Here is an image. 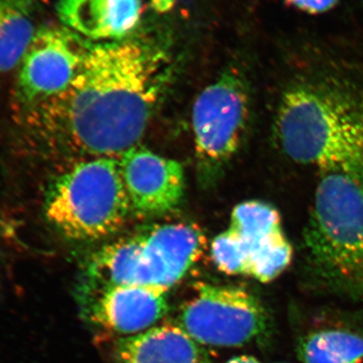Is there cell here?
Returning <instances> with one entry per match:
<instances>
[{
	"label": "cell",
	"mask_w": 363,
	"mask_h": 363,
	"mask_svg": "<svg viewBox=\"0 0 363 363\" xmlns=\"http://www.w3.org/2000/svg\"><path fill=\"white\" fill-rule=\"evenodd\" d=\"M226 363H262L257 358L250 357V355H240V357H236L231 358Z\"/></svg>",
	"instance_id": "obj_18"
},
{
	"label": "cell",
	"mask_w": 363,
	"mask_h": 363,
	"mask_svg": "<svg viewBox=\"0 0 363 363\" xmlns=\"http://www.w3.org/2000/svg\"><path fill=\"white\" fill-rule=\"evenodd\" d=\"M289 6L310 14L326 13L338 4L339 0H286Z\"/></svg>",
	"instance_id": "obj_17"
},
{
	"label": "cell",
	"mask_w": 363,
	"mask_h": 363,
	"mask_svg": "<svg viewBox=\"0 0 363 363\" xmlns=\"http://www.w3.org/2000/svg\"><path fill=\"white\" fill-rule=\"evenodd\" d=\"M140 234L147 285L167 291L186 276L206 245L202 231L184 222L161 224Z\"/></svg>",
	"instance_id": "obj_10"
},
{
	"label": "cell",
	"mask_w": 363,
	"mask_h": 363,
	"mask_svg": "<svg viewBox=\"0 0 363 363\" xmlns=\"http://www.w3.org/2000/svg\"><path fill=\"white\" fill-rule=\"evenodd\" d=\"M45 212L72 240H99L121 230L133 211L118 157H94L60 176L50 189Z\"/></svg>",
	"instance_id": "obj_3"
},
{
	"label": "cell",
	"mask_w": 363,
	"mask_h": 363,
	"mask_svg": "<svg viewBox=\"0 0 363 363\" xmlns=\"http://www.w3.org/2000/svg\"><path fill=\"white\" fill-rule=\"evenodd\" d=\"M162 55L133 40L90 45L77 75L52 99L55 124L74 149L119 157L135 147L161 98Z\"/></svg>",
	"instance_id": "obj_1"
},
{
	"label": "cell",
	"mask_w": 363,
	"mask_h": 363,
	"mask_svg": "<svg viewBox=\"0 0 363 363\" xmlns=\"http://www.w3.org/2000/svg\"><path fill=\"white\" fill-rule=\"evenodd\" d=\"M274 133L298 164L363 178V105L348 93L306 82L284 93Z\"/></svg>",
	"instance_id": "obj_2"
},
{
	"label": "cell",
	"mask_w": 363,
	"mask_h": 363,
	"mask_svg": "<svg viewBox=\"0 0 363 363\" xmlns=\"http://www.w3.org/2000/svg\"><path fill=\"white\" fill-rule=\"evenodd\" d=\"M89 47L65 26L37 30L21 62L18 88L23 99L40 101L63 93L77 75Z\"/></svg>",
	"instance_id": "obj_8"
},
{
	"label": "cell",
	"mask_w": 363,
	"mask_h": 363,
	"mask_svg": "<svg viewBox=\"0 0 363 363\" xmlns=\"http://www.w3.org/2000/svg\"><path fill=\"white\" fill-rule=\"evenodd\" d=\"M97 291L91 320L114 333L133 336L149 330L168 311V291L157 286H111Z\"/></svg>",
	"instance_id": "obj_11"
},
{
	"label": "cell",
	"mask_w": 363,
	"mask_h": 363,
	"mask_svg": "<svg viewBox=\"0 0 363 363\" xmlns=\"http://www.w3.org/2000/svg\"><path fill=\"white\" fill-rule=\"evenodd\" d=\"M224 233L238 253L242 276L271 283L292 262L293 248L284 233L281 215L269 203H240Z\"/></svg>",
	"instance_id": "obj_7"
},
{
	"label": "cell",
	"mask_w": 363,
	"mask_h": 363,
	"mask_svg": "<svg viewBox=\"0 0 363 363\" xmlns=\"http://www.w3.org/2000/svg\"><path fill=\"white\" fill-rule=\"evenodd\" d=\"M131 211L142 216L168 213L185 192V174L180 162L135 147L118 157Z\"/></svg>",
	"instance_id": "obj_9"
},
{
	"label": "cell",
	"mask_w": 363,
	"mask_h": 363,
	"mask_svg": "<svg viewBox=\"0 0 363 363\" xmlns=\"http://www.w3.org/2000/svg\"><path fill=\"white\" fill-rule=\"evenodd\" d=\"M304 363H363V335L343 328L310 332L298 343Z\"/></svg>",
	"instance_id": "obj_16"
},
{
	"label": "cell",
	"mask_w": 363,
	"mask_h": 363,
	"mask_svg": "<svg viewBox=\"0 0 363 363\" xmlns=\"http://www.w3.org/2000/svg\"><path fill=\"white\" fill-rule=\"evenodd\" d=\"M179 325L203 346L238 347L266 333L269 316L259 298L240 286L200 283L181 306Z\"/></svg>",
	"instance_id": "obj_5"
},
{
	"label": "cell",
	"mask_w": 363,
	"mask_h": 363,
	"mask_svg": "<svg viewBox=\"0 0 363 363\" xmlns=\"http://www.w3.org/2000/svg\"><path fill=\"white\" fill-rule=\"evenodd\" d=\"M308 247L328 271L357 279L363 269V178L324 173L307 227Z\"/></svg>",
	"instance_id": "obj_4"
},
{
	"label": "cell",
	"mask_w": 363,
	"mask_h": 363,
	"mask_svg": "<svg viewBox=\"0 0 363 363\" xmlns=\"http://www.w3.org/2000/svg\"><path fill=\"white\" fill-rule=\"evenodd\" d=\"M88 272L97 289L147 286L142 262V234L126 236L105 245L93 255Z\"/></svg>",
	"instance_id": "obj_14"
},
{
	"label": "cell",
	"mask_w": 363,
	"mask_h": 363,
	"mask_svg": "<svg viewBox=\"0 0 363 363\" xmlns=\"http://www.w3.org/2000/svg\"><path fill=\"white\" fill-rule=\"evenodd\" d=\"M57 13L64 26L78 35L117 42L138 26L142 0H59Z\"/></svg>",
	"instance_id": "obj_12"
},
{
	"label": "cell",
	"mask_w": 363,
	"mask_h": 363,
	"mask_svg": "<svg viewBox=\"0 0 363 363\" xmlns=\"http://www.w3.org/2000/svg\"><path fill=\"white\" fill-rule=\"evenodd\" d=\"M114 363H212L206 348L179 324L164 323L121 339Z\"/></svg>",
	"instance_id": "obj_13"
},
{
	"label": "cell",
	"mask_w": 363,
	"mask_h": 363,
	"mask_svg": "<svg viewBox=\"0 0 363 363\" xmlns=\"http://www.w3.org/2000/svg\"><path fill=\"white\" fill-rule=\"evenodd\" d=\"M35 33L30 0H0V72L21 64Z\"/></svg>",
	"instance_id": "obj_15"
},
{
	"label": "cell",
	"mask_w": 363,
	"mask_h": 363,
	"mask_svg": "<svg viewBox=\"0 0 363 363\" xmlns=\"http://www.w3.org/2000/svg\"><path fill=\"white\" fill-rule=\"evenodd\" d=\"M357 279L359 283H362L363 286V269H362V272H360L359 276L357 277Z\"/></svg>",
	"instance_id": "obj_19"
},
{
	"label": "cell",
	"mask_w": 363,
	"mask_h": 363,
	"mask_svg": "<svg viewBox=\"0 0 363 363\" xmlns=\"http://www.w3.org/2000/svg\"><path fill=\"white\" fill-rule=\"evenodd\" d=\"M247 117V90L238 74H223L200 93L192 124L198 169L204 180L216 175L238 152Z\"/></svg>",
	"instance_id": "obj_6"
}]
</instances>
